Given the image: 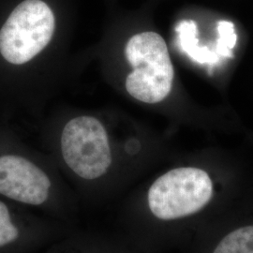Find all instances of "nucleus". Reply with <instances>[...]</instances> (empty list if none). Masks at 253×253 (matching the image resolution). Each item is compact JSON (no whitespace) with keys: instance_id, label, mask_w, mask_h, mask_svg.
I'll use <instances>...</instances> for the list:
<instances>
[{"instance_id":"nucleus-1","label":"nucleus","mask_w":253,"mask_h":253,"mask_svg":"<svg viewBox=\"0 0 253 253\" xmlns=\"http://www.w3.org/2000/svg\"><path fill=\"white\" fill-rule=\"evenodd\" d=\"M126 57L133 71L127 75L126 89L136 100L158 103L172 90L173 67L163 37L143 32L129 39Z\"/></svg>"},{"instance_id":"nucleus-2","label":"nucleus","mask_w":253,"mask_h":253,"mask_svg":"<svg viewBox=\"0 0 253 253\" xmlns=\"http://www.w3.org/2000/svg\"><path fill=\"white\" fill-rule=\"evenodd\" d=\"M208 172L193 167L172 169L154 182L148 190V207L163 220L188 217L205 208L212 197Z\"/></svg>"},{"instance_id":"nucleus-3","label":"nucleus","mask_w":253,"mask_h":253,"mask_svg":"<svg viewBox=\"0 0 253 253\" xmlns=\"http://www.w3.org/2000/svg\"><path fill=\"white\" fill-rule=\"evenodd\" d=\"M54 26V13L43 1L21 2L0 29V54L9 63H27L49 44Z\"/></svg>"},{"instance_id":"nucleus-4","label":"nucleus","mask_w":253,"mask_h":253,"mask_svg":"<svg viewBox=\"0 0 253 253\" xmlns=\"http://www.w3.org/2000/svg\"><path fill=\"white\" fill-rule=\"evenodd\" d=\"M61 151L67 165L84 179H96L108 171L112 153L105 127L97 118L78 117L64 127Z\"/></svg>"},{"instance_id":"nucleus-5","label":"nucleus","mask_w":253,"mask_h":253,"mask_svg":"<svg viewBox=\"0 0 253 253\" xmlns=\"http://www.w3.org/2000/svg\"><path fill=\"white\" fill-rule=\"evenodd\" d=\"M51 182L34 163L16 155L0 157V194L30 206L45 203Z\"/></svg>"},{"instance_id":"nucleus-6","label":"nucleus","mask_w":253,"mask_h":253,"mask_svg":"<svg viewBox=\"0 0 253 253\" xmlns=\"http://www.w3.org/2000/svg\"><path fill=\"white\" fill-rule=\"evenodd\" d=\"M175 30L181 50L194 62L204 65H214L218 62L219 56L216 52L207 46L199 45L198 29L194 21H181Z\"/></svg>"},{"instance_id":"nucleus-7","label":"nucleus","mask_w":253,"mask_h":253,"mask_svg":"<svg viewBox=\"0 0 253 253\" xmlns=\"http://www.w3.org/2000/svg\"><path fill=\"white\" fill-rule=\"evenodd\" d=\"M213 253H253V225L239 228L227 235Z\"/></svg>"},{"instance_id":"nucleus-8","label":"nucleus","mask_w":253,"mask_h":253,"mask_svg":"<svg viewBox=\"0 0 253 253\" xmlns=\"http://www.w3.org/2000/svg\"><path fill=\"white\" fill-rule=\"evenodd\" d=\"M217 33L218 39L215 52L219 57H231L232 50L237 42L234 24L228 21H219L217 23Z\"/></svg>"},{"instance_id":"nucleus-9","label":"nucleus","mask_w":253,"mask_h":253,"mask_svg":"<svg viewBox=\"0 0 253 253\" xmlns=\"http://www.w3.org/2000/svg\"><path fill=\"white\" fill-rule=\"evenodd\" d=\"M19 231L11 220L8 207L0 201V248L14 242Z\"/></svg>"}]
</instances>
